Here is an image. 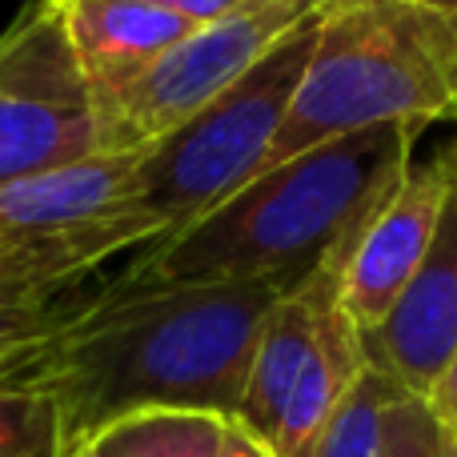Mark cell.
<instances>
[{
	"label": "cell",
	"instance_id": "6da1fadb",
	"mask_svg": "<svg viewBox=\"0 0 457 457\" xmlns=\"http://www.w3.org/2000/svg\"><path fill=\"white\" fill-rule=\"evenodd\" d=\"M289 289L277 277L145 285L120 273L72 325L0 361V386L53 402L61 457L145 410L237 418L261 325Z\"/></svg>",
	"mask_w": 457,
	"mask_h": 457
},
{
	"label": "cell",
	"instance_id": "7a4b0ae2",
	"mask_svg": "<svg viewBox=\"0 0 457 457\" xmlns=\"http://www.w3.org/2000/svg\"><path fill=\"white\" fill-rule=\"evenodd\" d=\"M413 141L418 129L378 125L313 145L245 181L201 221L141 249L125 281H305L402 185L413 165Z\"/></svg>",
	"mask_w": 457,
	"mask_h": 457
},
{
	"label": "cell",
	"instance_id": "3957f363",
	"mask_svg": "<svg viewBox=\"0 0 457 457\" xmlns=\"http://www.w3.org/2000/svg\"><path fill=\"white\" fill-rule=\"evenodd\" d=\"M457 112V8L329 0L293 109L257 173L378 125L426 129Z\"/></svg>",
	"mask_w": 457,
	"mask_h": 457
},
{
	"label": "cell",
	"instance_id": "277c9868",
	"mask_svg": "<svg viewBox=\"0 0 457 457\" xmlns=\"http://www.w3.org/2000/svg\"><path fill=\"white\" fill-rule=\"evenodd\" d=\"M321 12L301 21L277 48H269L237 85L201 104L185 125L145 145L137 161V197L165 225H185L213 213L245 181H253L293 109V96L309 69Z\"/></svg>",
	"mask_w": 457,
	"mask_h": 457
},
{
	"label": "cell",
	"instance_id": "5b68a950",
	"mask_svg": "<svg viewBox=\"0 0 457 457\" xmlns=\"http://www.w3.org/2000/svg\"><path fill=\"white\" fill-rule=\"evenodd\" d=\"M117 153L72 53L64 0H29L0 32V185Z\"/></svg>",
	"mask_w": 457,
	"mask_h": 457
},
{
	"label": "cell",
	"instance_id": "8992f818",
	"mask_svg": "<svg viewBox=\"0 0 457 457\" xmlns=\"http://www.w3.org/2000/svg\"><path fill=\"white\" fill-rule=\"evenodd\" d=\"M325 4L329 0H249L221 21L193 29L109 104L104 120L112 129L117 153L145 149L185 125L201 104L237 85L269 48H277Z\"/></svg>",
	"mask_w": 457,
	"mask_h": 457
},
{
	"label": "cell",
	"instance_id": "52a82bcc",
	"mask_svg": "<svg viewBox=\"0 0 457 457\" xmlns=\"http://www.w3.org/2000/svg\"><path fill=\"white\" fill-rule=\"evenodd\" d=\"M453 169L457 153L429 161V165H410L402 185L381 201V209L353 237L341 261V305L361 333L386 321L410 277L418 273L421 257L429 253Z\"/></svg>",
	"mask_w": 457,
	"mask_h": 457
},
{
	"label": "cell",
	"instance_id": "ba28073f",
	"mask_svg": "<svg viewBox=\"0 0 457 457\" xmlns=\"http://www.w3.org/2000/svg\"><path fill=\"white\" fill-rule=\"evenodd\" d=\"M361 345L373 365L418 397H429L450 365L457 349V169L429 253L386 321L361 333Z\"/></svg>",
	"mask_w": 457,
	"mask_h": 457
},
{
	"label": "cell",
	"instance_id": "9c48e42d",
	"mask_svg": "<svg viewBox=\"0 0 457 457\" xmlns=\"http://www.w3.org/2000/svg\"><path fill=\"white\" fill-rule=\"evenodd\" d=\"M64 24L101 112L193 32L153 0H64Z\"/></svg>",
	"mask_w": 457,
	"mask_h": 457
},
{
	"label": "cell",
	"instance_id": "30bf717a",
	"mask_svg": "<svg viewBox=\"0 0 457 457\" xmlns=\"http://www.w3.org/2000/svg\"><path fill=\"white\" fill-rule=\"evenodd\" d=\"M365 370L361 329L349 321L341 305V285L329 293L317 325V341L309 349V361L301 378L293 381L285 413L277 421V434L269 437V450L277 457H313L321 445V434L329 429L333 413L349 397L353 381Z\"/></svg>",
	"mask_w": 457,
	"mask_h": 457
},
{
	"label": "cell",
	"instance_id": "8fae6325",
	"mask_svg": "<svg viewBox=\"0 0 457 457\" xmlns=\"http://www.w3.org/2000/svg\"><path fill=\"white\" fill-rule=\"evenodd\" d=\"M228 421L209 410H145L109 426L88 453L96 457H221Z\"/></svg>",
	"mask_w": 457,
	"mask_h": 457
},
{
	"label": "cell",
	"instance_id": "7c38bea8",
	"mask_svg": "<svg viewBox=\"0 0 457 457\" xmlns=\"http://www.w3.org/2000/svg\"><path fill=\"white\" fill-rule=\"evenodd\" d=\"M109 289L88 293L85 285H69V289H53V285L24 281L16 273L0 269V361L24 353V349L48 341L72 325L85 309H93Z\"/></svg>",
	"mask_w": 457,
	"mask_h": 457
},
{
	"label": "cell",
	"instance_id": "4fadbf2b",
	"mask_svg": "<svg viewBox=\"0 0 457 457\" xmlns=\"http://www.w3.org/2000/svg\"><path fill=\"white\" fill-rule=\"evenodd\" d=\"M397 394L402 386L365 357L361 378L353 381L349 397L333 413L313 457H386V413Z\"/></svg>",
	"mask_w": 457,
	"mask_h": 457
},
{
	"label": "cell",
	"instance_id": "5bb4252c",
	"mask_svg": "<svg viewBox=\"0 0 457 457\" xmlns=\"http://www.w3.org/2000/svg\"><path fill=\"white\" fill-rule=\"evenodd\" d=\"M0 457H61L56 413L45 394L0 386Z\"/></svg>",
	"mask_w": 457,
	"mask_h": 457
},
{
	"label": "cell",
	"instance_id": "9a60e30c",
	"mask_svg": "<svg viewBox=\"0 0 457 457\" xmlns=\"http://www.w3.org/2000/svg\"><path fill=\"white\" fill-rule=\"evenodd\" d=\"M386 457H457V434L426 397L402 389L386 413Z\"/></svg>",
	"mask_w": 457,
	"mask_h": 457
},
{
	"label": "cell",
	"instance_id": "2e32d148",
	"mask_svg": "<svg viewBox=\"0 0 457 457\" xmlns=\"http://www.w3.org/2000/svg\"><path fill=\"white\" fill-rule=\"evenodd\" d=\"M153 4L169 8L173 16H181L193 29H201V24H213V21H221V16L237 12V8H245L249 0H153Z\"/></svg>",
	"mask_w": 457,
	"mask_h": 457
},
{
	"label": "cell",
	"instance_id": "e0dca14e",
	"mask_svg": "<svg viewBox=\"0 0 457 457\" xmlns=\"http://www.w3.org/2000/svg\"><path fill=\"white\" fill-rule=\"evenodd\" d=\"M429 405H434V413L445 421V426L457 434V349H453V357H450V365H445V373L437 378V386L429 389V397H426Z\"/></svg>",
	"mask_w": 457,
	"mask_h": 457
},
{
	"label": "cell",
	"instance_id": "ac0fdd59",
	"mask_svg": "<svg viewBox=\"0 0 457 457\" xmlns=\"http://www.w3.org/2000/svg\"><path fill=\"white\" fill-rule=\"evenodd\" d=\"M221 457H277L269 450L265 442H261L257 434H249L245 426H237V421H228V434H225V450Z\"/></svg>",
	"mask_w": 457,
	"mask_h": 457
},
{
	"label": "cell",
	"instance_id": "d6986e66",
	"mask_svg": "<svg viewBox=\"0 0 457 457\" xmlns=\"http://www.w3.org/2000/svg\"><path fill=\"white\" fill-rule=\"evenodd\" d=\"M429 4H450V8H457V0H429Z\"/></svg>",
	"mask_w": 457,
	"mask_h": 457
},
{
	"label": "cell",
	"instance_id": "ffe728a7",
	"mask_svg": "<svg viewBox=\"0 0 457 457\" xmlns=\"http://www.w3.org/2000/svg\"><path fill=\"white\" fill-rule=\"evenodd\" d=\"M72 457H96V453H88V450H80V453H72Z\"/></svg>",
	"mask_w": 457,
	"mask_h": 457
}]
</instances>
